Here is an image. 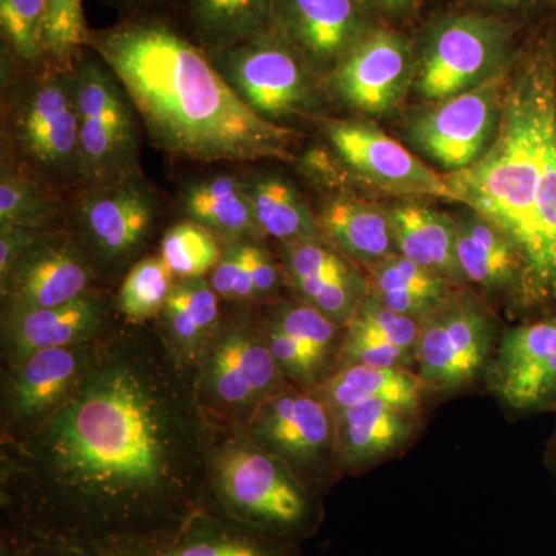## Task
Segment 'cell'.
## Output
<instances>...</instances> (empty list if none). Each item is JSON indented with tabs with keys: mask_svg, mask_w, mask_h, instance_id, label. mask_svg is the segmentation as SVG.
<instances>
[{
	"mask_svg": "<svg viewBox=\"0 0 556 556\" xmlns=\"http://www.w3.org/2000/svg\"><path fill=\"white\" fill-rule=\"evenodd\" d=\"M199 371L164 332L93 343L67 399L9 433L3 536L100 554L174 532L211 504Z\"/></svg>",
	"mask_w": 556,
	"mask_h": 556,
	"instance_id": "obj_1",
	"label": "cell"
},
{
	"mask_svg": "<svg viewBox=\"0 0 556 556\" xmlns=\"http://www.w3.org/2000/svg\"><path fill=\"white\" fill-rule=\"evenodd\" d=\"M89 49L119 80L153 146L201 163L292 161L295 131L255 115L192 36L134 16L91 31Z\"/></svg>",
	"mask_w": 556,
	"mask_h": 556,
	"instance_id": "obj_2",
	"label": "cell"
},
{
	"mask_svg": "<svg viewBox=\"0 0 556 556\" xmlns=\"http://www.w3.org/2000/svg\"><path fill=\"white\" fill-rule=\"evenodd\" d=\"M208 514L294 544L316 529L318 504L302 475L247 437L212 448Z\"/></svg>",
	"mask_w": 556,
	"mask_h": 556,
	"instance_id": "obj_3",
	"label": "cell"
},
{
	"mask_svg": "<svg viewBox=\"0 0 556 556\" xmlns=\"http://www.w3.org/2000/svg\"><path fill=\"white\" fill-rule=\"evenodd\" d=\"M7 131L25 166L51 186H84L72 68L42 65L9 78Z\"/></svg>",
	"mask_w": 556,
	"mask_h": 556,
	"instance_id": "obj_4",
	"label": "cell"
},
{
	"mask_svg": "<svg viewBox=\"0 0 556 556\" xmlns=\"http://www.w3.org/2000/svg\"><path fill=\"white\" fill-rule=\"evenodd\" d=\"M72 73L84 188L141 172L138 115L112 70L87 49Z\"/></svg>",
	"mask_w": 556,
	"mask_h": 556,
	"instance_id": "obj_5",
	"label": "cell"
},
{
	"mask_svg": "<svg viewBox=\"0 0 556 556\" xmlns=\"http://www.w3.org/2000/svg\"><path fill=\"white\" fill-rule=\"evenodd\" d=\"M515 28L484 13L448 14L426 31L417 65V89L444 101L475 89L508 67Z\"/></svg>",
	"mask_w": 556,
	"mask_h": 556,
	"instance_id": "obj_6",
	"label": "cell"
},
{
	"mask_svg": "<svg viewBox=\"0 0 556 556\" xmlns=\"http://www.w3.org/2000/svg\"><path fill=\"white\" fill-rule=\"evenodd\" d=\"M496 348V325L489 311L464 291L419 318L416 369L427 391L464 390L486 372Z\"/></svg>",
	"mask_w": 556,
	"mask_h": 556,
	"instance_id": "obj_7",
	"label": "cell"
},
{
	"mask_svg": "<svg viewBox=\"0 0 556 556\" xmlns=\"http://www.w3.org/2000/svg\"><path fill=\"white\" fill-rule=\"evenodd\" d=\"M206 51L230 89L260 118L285 126L281 121L305 112L313 102L314 68L276 31Z\"/></svg>",
	"mask_w": 556,
	"mask_h": 556,
	"instance_id": "obj_8",
	"label": "cell"
},
{
	"mask_svg": "<svg viewBox=\"0 0 556 556\" xmlns=\"http://www.w3.org/2000/svg\"><path fill=\"white\" fill-rule=\"evenodd\" d=\"M287 382L270 351L265 327L230 325L208 340L199 369L204 408L249 419L265 399Z\"/></svg>",
	"mask_w": 556,
	"mask_h": 556,
	"instance_id": "obj_9",
	"label": "cell"
},
{
	"mask_svg": "<svg viewBox=\"0 0 556 556\" xmlns=\"http://www.w3.org/2000/svg\"><path fill=\"white\" fill-rule=\"evenodd\" d=\"M159 212V197L141 172L86 186L75 204L80 244L100 265L118 268L144 248Z\"/></svg>",
	"mask_w": 556,
	"mask_h": 556,
	"instance_id": "obj_10",
	"label": "cell"
},
{
	"mask_svg": "<svg viewBox=\"0 0 556 556\" xmlns=\"http://www.w3.org/2000/svg\"><path fill=\"white\" fill-rule=\"evenodd\" d=\"M247 437L289 464L303 478H317L336 463V424L314 390L287 382L258 405Z\"/></svg>",
	"mask_w": 556,
	"mask_h": 556,
	"instance_id": "obj_11",
	"label": "cell"
},
{
	"mask_svg": "<svg viewBox=\"0 0 556 556\" xmlns=\"http://www.w3.org/2000/svg\"><path fill=\"white\" fill-rule=\"evenodd\" d=\"M508 70L475 89L439 101L437 108L413 121L409 137L417 148L450 172L477 163L495 138Z\"/></svg>",
	"mask_w": 556,
	"mask_h": 556,
	"instance_id": "obj_12",
	"label": "cell"
},
{
	"mask_svg": "<svg viewBox=\"0 0 556 556\" xmlns=\"http://www.w3.org/2000/svg\"><path fill=\"white\" fill-rule=\"evenodd\" d=\"M327 138L338 159L372 188L399 197H433L459 203L445 175L437 174L386 131L362 121H331Z\"/></svg>",
	"mask_w": 556,
	"mask_h": 556,
	"instance_id": "obj_13",
	"label": "cell"
},
{
	"mask_svg": "<svg viewBox=\"0 0 556 556\" xmlns=\"http://www.w3.org/2000/svg\"><path fill=\"white\" fill-rule=\"evenodd\" d=\"M485 375L489 390L507 407L556 412V314L507 329Z\"/></svg>",
	"mask_w": 556,
	"mask_h": 556,
	"instance_id": "obj_14",
	"label": "cell"
},
{
	"mask_svg": "<svg viewBox=\"0 0 556 556\" xmlns=\"http://www.w3.org/2000/svg\"><path fill=\"white\" fill-rule=\"evenodd\" d=\"M412 43L401 31L375 27L331 72L336 93L371 115L393 109L415 73Z\"/></svg>",
	"mask_w": 556,
	"mask_h": 556,
	"instance_id": "obj_15",
	"label": "cell"
},
{
	"mask_svg": "<svg viewBox=\"0 0 556 556\" xmlns=\"http://www.w3.org/2000/svg\"><path fill=\"white\" fill-rule=\"evenodd\" d=\"M362 0H276L273 31L314 70L332 72L375 28Z\"/></svg>",
	"mask_w": 556,
	"mask_h": 556,
	"instance_id": "obj_16",
	"label": "cell"
},
{
	"mask_svg": "<svg viewBox=\"0 0 556 556\" xmlns=\"http://www.w3.org/2000/svg\"><path fill=\"white\" fill-rule=\"evenodd\" d=\"M78 241L40 233L2 281L7 308H53L87 294L91 263Z\"/></svg>",
	"mask_w": 556,
	"mask_h": 556,
	"instance_id": "obj_17",
	"label": "cell"
},
{
	"mask_svg": "<svg viewBox=\"0 0 556 556\" xmlns=\"http://www.w3.org/2000/svg\"><path fill=\"white\" fill-rule=\"evenodd\" d=\"M91 342L49 348L14 364L5 393L10 433L36 426L60 407L86 369Z\"/></svg>",
	"mask_w": 556,
	"mask_h": 556,
	"instance_id": "obj_18",
	"label": "cell"
},
{
	"mask_svg": "<svg viewBox=\"0 0 556 556\" xmlns=\"http://www.w3.org/2000/svg\"><path fill=\"white\" fill-rule=\"evenodd\" d=\"M336 464L361 471L397 455L416 437L420 409L367 401L336 413Z\"/></svg>",
	"mask_w": 556,
	"mask_h": 556,
	"instance_id": "obj_19",
	"label": "cell"
},
{
	"mask_svg": "<svg viewBox=\"0 0 556 556\" xmlns=\"http://www.w3.org/2000/svg\"><path fill=\"white\" fill-rule=\"evenodd\" d=\"M292 544L200 511L166 535L93 556H292Z\"/></svg>",
	"mask_w": 556,
	"mask_h": 556,
	"instance_id": "obj_20",
	"label": "cell"
},
{
	"mask_svg": "<svg viewBox=\"0 0 556 556\" xmlns=\"http://www.w3.org/2000/svg\"><path fill=\"white\" fill-rule=\"evenodd\" d=\"M417 339L419 318L388 309L367 294L356 313L343 325L336 369L364 365L415 371Z\"/></svg>",
	"mask_w": 556,
	"mask_h": 556,
	"instance_id": "obj_21",
	"label": "cell"
},
{
	"mask_svg": "<svg viewBox=\"0 0 556 556\" xmlns=\"http://www.w3.org/2000/svg\"><path fill=\"white\" fill-rule=\"evenodd\" d=\"M104 321V303L91 292L53 308H7L10 358L20 364L38 351L90 342Z\"/></svg>",
	"mask_w": 556,
	"mask_h": 556,
	"instance_id": "obj_22",
	"label": "cell"
},
{
	"mask_svg": "<svg viewBox=\"0 0 556 556\" xmlns=\"http://www.w3.org/2000/svg\"><path fill=\"white\" fill-rule=\"evenodd\" d=\"M179 207L189 222L203 226L228 244L265 237L244 188L243 178L211 175L182 189Z\"/></svg>",
	"mask_w": 556,
	"mask_h": 556,
	"instance_id": "obj_23",
	"label": "cell"
},
{
	"mask_svg": "<svg viewBox=\"0 0 556 556\" xmlns=\"http://www.w3.org/2000/svg\"><path fill=\"white\" fill-rule=\"evenodd\" d=\"M399 254L444 278L453 288L467 283L457 260L456 222L417 203L390 208Z\"/></svg>",
	"mask_w": 556,
	"mask_h": 556,
	"instance_id": "obj_24",
	"label": "cell"
},
{
	"mask_svg": "<svg viewBox=\"0 0 556 556\" xmlns=\"http://www.w3.org/2000/svg\"><path fill=\"white\" fill-rule=\"evenodd\" d=\"M318 223L332 247L367 268L399 252L390 212L368 201L348 197L329 200Z\"/></svg>",
	"mask_w": 556,
	"mask_h": 556,
	"instance_id": "obj_25",
	"label": "cell"
},
{
	"mask_svg": "<svg viewBox=\"0 0 556 556\" xmlns=\"http://www.w3.org/2000/svg\"><path fill=\"white\" fill-rule=\"evenodd\" d=\"M456 251L467 283L506 292L515 303L521 269L514 244L500 229L471 211L456 219Z\"/></svg>",
	"mask_w": 556,
	"mask_h": 556,
	"instance_id": "obj_26",
	"label": "cell"
},
{
	"mask_svg": "<svg viewBox=\"0 0 556 556\" xmlns=\"http://www.w3.org/2000/svg\"><path fill=\"white\" fill-rule=\"evenodd\" d=\"M314 391L332 415L367 401H383L399 407L420 409L428 393L413 369L364 365L334 369Z\"/></svg>",
	"mask_w": 556,
	"mask_h": 556,
	"instance_id": "obj_27",
	"label": "cell"
},
{
	"mask_svg": "<svg viewBox=\"0 0 556 556\" xmlns=\"http://www.w3.org/2000/svg\"><path fill=\"white\" fill-rule=\"evenodd\" d=\"M276 0H182L189 35L203 49L236 46L273 30Z\"/></svg>",
	"mask_w": 556,
	"mask_h": 556,
	"instance_id": "obj_28",
	"label": "cell"
},
{
	"mask_svg": "<svg viewBox=\"0 0 556 556\" xmlns=\"http://www.w3.org/2000/svg\"><path fill=\"white\" fill-rule=\"evenodd\" d=\"M368 270L369 298L404 316H426L452 291V285L444 278L424 269L399 252Z\"/></svg>",
	"mask_w": 556,
	"mask_h": 556,
	"instance_id": "obj_29",
	"label": "cell"
},
{
	"mask_svg": "<svg viewBox=\"0 0 556 556\" xmlns=\"http://www.w3.org/2000/svg\"><path fill=\"white\" fill-rule=\"evenodd\" d=\"M243 182L265 236L283 244L324 237L320 223L287 178L277 174H254L243 178Z\"/></svg>",
	"mask_w": 556,
	"mask_h": 556,
	"instance_id": "obj_30",
	"label": "cell"
},
{
	"mask_svg": "<svg viewBox=\"0 0 556 556\" xmlns=\"http://www.w3.org/2000/svg\"><path fill=\"white\" fill-rule=\"evenodd\" d=\"M164 336L186 361H195L197 351L217 332L219 298L211 281L186 278L172 288L161 311Z\"/></svg>",
	"mask_w": 556,
	"mask_h": 556,
	"instance_id": "obj_31",
	"label": "cell"
},
{
	"mask_svg": "<svg viewBox=\"0 0 556 556\" xmlns=\"http://www.w3.org/2000/svg\"><path fill=\"white\" fill-rule=\"evenodd\" d=\"M268 324L294 340L300 350L320 369L325 379L334 371L343 340L338 321L325 316L308 303L300 302L277 306Z\"/></svg>",
	"mask_w": 556,
	"mask_h": 556,
	"instance_id": "obj_32",
	"label": "cell"
},
{
	"mask_svg": "<svg viewBox=\"0 0 556 556\" xmlns=\"http://www.w3.org/2000/svg\"><path fill=\"white\" fill-rule=\"evenodd\" d=\"M35 172L2 161L0 175V225L47 230L60 214V204Z\"/></svg>",
	"mask_w": 556,
	"mask_h": 556,
	"instance_id": "obj_33",
	"label": "cell"
},
{
	"mask_svg": "<svg viewBox=\"0 0 556 556\" xmlns=\"http://www.w3.org/2000/svg\"><path fill=\"white\" fill-rule=\"evenodd\" d=\"M46 0H0L3 60L22 68L43 64Z\"/></svg>",
	"mask_w": 556,
	"mask_h": 556,
	"instance_id": "obj_34",
	"label": "cell"
},
{
	"mask_svg": "<svg viewBox=\"0 0 556 556\" xmlns=\"http://www.w3.org/2000/svg\"><path fill=\"white\" fill-rule=\"evenodd\" d=\"M90 38L83 0H46L43 64L72 68L89 49Z\"/></svg>",
	"mask_w": 556,
	"mask_h": 556,
	"instance_id": "obj_35",
	"label": "cell"
},
{
	"mask_svg": "<svg viewBox=\"0 0 556 556\" xmlns=\"http://www.w3.org/2000/svg\"><path fill=\"white\" fill-rule=\"evenodd\" d=\"M222 255L217 237L189 219L172 226L161 241V258L179 280L203 278L215 269Z\"/></svg>",
	"mask_w": 556,
	"mask_h": 556,
	"instance_id": "obj_36",
	"label": "cell"
},
{
	"mask_svg": "<svg viewBox=\"0 0 556 556\" xmlns=\"http://www.w3.org/2000/svg\"><path fill=\"white\" fill-rule=\"evenodd\" d=\"M174 285V273L161 255L141 260L131 266L121 285L118 308L134 321L159 316Z\"/></svg>",
	"mask_w": 556,
	"mask_h": 556,
	"instance_id": "obj_37",
	"label": "cell"
},
{
	"mask_svg": "<svg viewBox=\"0 0 556 556\" xmlns=\"http://www.w3.org/2000/svg\"><path fill=\"white\" fill-rule=\"evenodd\" d=\"M283 268L289 281L343 277L357 273L350 258L324 237L283 244Z\"/></svg>",
	"mask_w": 556,
	"mask_h": 556,
	"instance_id": "obj_38",
	"label": "cell"
},
{
	"mask_svg": "<svg viewBox=\"0 0 556 556\" xmlns=\"http://www.w3.org/2000/svg\"><path fill=\"white\" fill-rule=\"evenodd\" d=\"M252 241L241 240L223 249L222 258L211 274V285L219 299L229 302L257 300L252 278Z\"/></svg>",
	"mask_w": 556,
	"mask_h": 556,
	"instance_id": "obj_39",
	"label": "cell"
},
{
	"mask_svg": "<svg viewBox=\"0 0 556 556\" xmlns=\"http://www.w3.org/2000/svg\"><path fill=\"white\" fill-rule=\"evenodd\" d=\"M42 229L3 223L0 225V281L5 280L28 247L38 239Z\"/></svg>",
	"mask_w": 556,
	"mask_h": 556,
	"instance_id": "obj_40",
	"label": "cell"
},
{
	"mask_svg": "<svg viewBox=\"0 0 556 556\" xmlns=\"http://www.w3.org/2000/svg\"><path fill=\"white\" fill-rule=\"evenodd\" d=\"M2 556H93L76 548L30 543L3 536Z\"/></svg>",
	"mask_w": 556,
	"mask_h": 556,
	"instance_id": "obj_41",
	"label": "cell"
},
{
	"mask_svg": "<svg viewBox=\"0 0 556 556\" xmlns=\"http://www.w3.org/2000/svg\"><path fill=\"white\" fill-rule=\"evenodd\" d=\"M369 13L388 20H405L417 10V0H362Z\"/></svg>",
	"mask_w": 556,
	"mask_h": 556,
	"instance_id": "obj_42",
	"label": "cell"
},
{
	"mask_svg": "<svg viewBox=\"0 0 556 556\" xmlns=\"http://www.w3.org/2000/svg\"><path fill=\"white\" fill-rule=\"evenodd\" d=\"M479 5L495 11H519L529 10L543 0H475Z\"/></svg>",
	"mask_w": 556,
	"mask_h": 556,
	"instance_id": "obj_43",
	"label": "cell"
},
{
	"mask_svg": "<svg viewBox=\"0 0 556 556\" xmlns=\"http://www.w3.org/2000/svg\"><path fill=\"white\" fill-rule=\"evenodd\" d=\"M109 2L115 3L119 9L134 10L146 5V3L153 2V0H109Z\"/></svg>",
	"mask_w": 556,
	"mask_h": 556,
	"instance_id": "obj_44",
	"label": "cell"
},
{
	"mask_svg": "<svg viewBox=\"0 0 556 556\" xmlns=\"http://www.w3.org/2000/svg\"><path fill=\"white\" fill-rule=\"evenodd\" d=\"M548 460H551L552 470L556 473V430L554 438H552L551 445H548Z\"/></svg>",
	"mask_w": 556,
	"mask_h": 556,
	"instance_id": "obj_45",
	"label": "cell"
}]
</instances>
